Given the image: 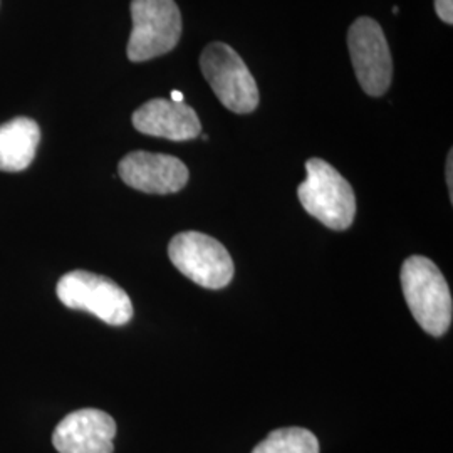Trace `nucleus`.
<instances>
[{"instance_id": "9b49d317", "label": "nucleus", "mask_w": 453, "mask_h": 453, "mask_svg": "<svg viewBox=\"0 0 453 453\" xmlns=\"http://www.w3.org/2000/svg\"><path fill=\"white\" fill-rule=\"evenodd\" d=\"M41 143V128L31 118H14L0 127V172L17 173L31 166Z\"/></svg>"}, {"instance_id": "1a4fd4ad", "label": "nucleus", "mask_w": 453, "mask_h": 453, "mask_svg": "<svg viewBox=\"0 0 453 453\" xmlns=\"http://www.w3.org/2000/svg\"><path fill=\"white\" fill-rule=\"evenodd\" d=\"M116 423L96 408L69 413L54 428L52 445L59 453H113Z\"/></svg>"}, {"instance_id": "20e7f679", "label": "nucleus", "mask_w": 453, "mask_h": 453, "mask_svg": "<svg viewBox=\"0 0 453 453\" xmlns=\"http://www.w3.org/2000/svg\"><path fill=\"white\" fill-rule=\"evenodd\" d=\"M200 69L215 96L232 113H252L259 106V88L242 58L224 42H211L200 56Z\"/></svg>"}, {"instance_id": "f03ea898", "label": "nucleus", "mask_w": 453, "mask_h": 453, "mask_svg": "<svg viewBox=\"0 0 453 453\" xmlns=\"http://www.w3.org/2000/svg\"><path fill=\"white\" fill-rule=\"evenodd\" d=\"M308 177L297 187L304 211L333 230H346L355 222L357 196L349 181L321 158L306 162Z\"/></svg>"}, {"instance_id": "7ed1b4c3", "label": "nucleus", "mask_w": 453, "mask_h": 453, "mask_svg": "<svg viewBox=\"0 0 453 453\" xmlns=\"http://www.w3.org/2000/svg\"><path fill=\"white\" fill-rule=\"evenodd\" d=\"M128 59L143 63L177 48L181 35V14L175 0H131Z\"/></svg>"}, {"instance_id": "2eb2a0df", "label": "nucleus", "mask_w": 453, "mask_h": 453, "mask_svg": "<svg viewBox=\"0 0 453 453\" xmlns=\"http://www.w3.org/2000/svg\"><path fill=\"white\" fill-rule=\"evenodd\" d=\"M172 101L175 103H183V95L180 91H172Z\"/></svg>"}, {"instance_id": "f257e3e1", "label": "nucleus", "mask_w": 453, "mask_h": 453, "mask_svg": "<svg viewBox=\"0 0 453 453\" xmlns=\"http://www.w3.org/2000/svg\"><path fill=\"white\" fill-rule=\"evenodd\" d=\"M402 289L406 304L421 329L432 336H443L452 324L450 288L434 260L411 256L402 265Z\"/></svg>"}, {"instance_id": "4468645a", "label": "nucleus", "mask_w": 453, "mask_h": 453, "mask_svg": "<svg viewBox=\"0 0 453 453\" xmlns=\"http://www.w3.org/2000/svg\"><path fill=\"white\" fill-rule=\"evenodd\" d=\"M452 166H453V158H452V151H450V153H449V160H447V185H449V190H450V196H452V188H453Z\"/></svg>"}, {"instance_id": "423d86ee", "label": "nucleus", "mask_w": 453, "mask_h": 453, "mask_svg": "<svg viewBox=\"0 0 453 453\" xmlns=\"http://www.w3.org/2000/svg\"><path fill=\"white\" fill-rule=\"evenodd\" d=\"M172 264L205 289H224L234 279V260L219 241L202 232H181L168 245Z\"/></svg>"}, {"instance_id": "0eeeda50", "label": "nucleus", "mask_w": 453, "mask_h": 453, "mask_svg": "<svg viewBox=\"0 0 453 453\" xmlns=\"http://www.w3.org/2000/svg\"><path fill=\"white\" fill-rule=\"evenodd\" d=\"M348 48L363 91L368 96L385 95L393 78V61L380 24L370 17H359L349 27Z\"/></svg>"}, {"instance_id": "6e6552de", "label": "nucleus", "mask_w": 453, "mask_h": 453, "mask_svg": "<svg viewBox=\"0 0 453 453\" xmlns=\"http://www.w3.org/2000/svg\"><path fill=\"white\" fill-rule=\"evenodd\" d=\"M118 173L128 187L143 194H177L188 181L185 163L150 151L128 153L118 165Z\"/></svg>"}, {"instance_id": "9d476101", "label": "nucleus", "mask_w": 453, "mask_h": 453, "mask_svg": "<svg viewBox=\"0 0 453 453\" xmlns=\"http://www.w3.org/2000/svg\"><path fill=\"white\" fill-rule=\"evenodd\" d=\"M133 127L148 136L172 142H188L202 133L200 119L185 101L157 97L140 106L133 114Z\"/></svg>"}, {"instance_id": "ddd939ff", "label": "nucleus", "mask_w": 453, "mask_h": 453, "mask_svg": "<svg viewBox=\"0 0 453 453\" xmlns=\"http://www.w3.org/2000/svg\"><path fill=\"white\" fill-rule=\"evenodd\" d=\"M435 11L443 22L453 24V0H435Z\"/></svg>"}, {"instance_id": "f8f14e48", "label": "nucleus", "mask_w": 453, "mask_h": 453, "mask_svg": "<svg viewBox=\"0 0 453 453\" xmlns=\"http://www.w3.org/2000/svg\"><path fill=\"white\" fill-rule=\"evenodd\" d=\"M252 453H319V441L306 428H279L262 440Z\"/></svg>"}, {"instance_id": "39448f33", "label": "nucleus", "mask_w": 453, "mask_h": 453, "mask_svg": "<svg viewBox=\"0 0 453 453\" xmlns=\"http://www.w3.org/2000/svg\"><path fill=\"white\" fill-rule=\"evenodd\" d=\"M56 292L65 308L91 312L103 323L123 326L133 318L130 296L104 275L73 271L59 279Z\"/></svg>"}]
</instances>
